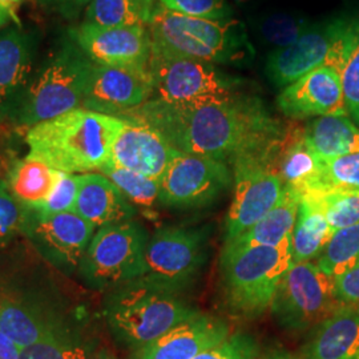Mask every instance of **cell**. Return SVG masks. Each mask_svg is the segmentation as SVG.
Listing matches in <instances>:
<instances>
[{"instance_id": "obj_25", "label": "cell", "mask_w": 359, "mask_h": 359, "mask_svg": "<svg viewBox=\"0 0 359 359\" xmlns=\"http://www.w3.org/2000/svg\"><path fill=\"white\" fill-rule=\"evenodd\" d=\"M278 170L285 187L299 196L314 192L321 172V158L313 154L304 142L302 130L287 135L278 157Z\"/></svg>"}, {"instance_id": "obj_32", "label": "cell", "mask_w": 359, "mask_h": 359, "mask_svg": "<svg viewBox=\"0 0 359 359\" xmlns=\"http://www.w3.org/2000/svg\"><path fill=\"white\" fill-rule=\"evenodd\" d=\"M313 23L301 15L265 13L256 20V29L261 39L277 50L292 46Z\"/></svg>"}, {"instance_id": "obj_34", "label": "cell", "mask_w": 359, "mask_h": 359, "mask_svg": "<svg viewBox=\"0 0 359 359\" xmlns=\"http://www.w3.org/2000/svg\"><path fill=\"white\" fill-rule=\"evenodd\" d=\"M330 189L359 191V152L332 160H321L320 179L314 192Z\"/></svg>"}, {"instance_id": "obj_41", "label": "cell", "mask_w": 359, "mask_h": 359, "mask_svg": "<svg viewBox=\"0 0 359 359\" xmlns=\"http://www.w3.org/2000/svg\"><path fill=\"white\" fill-rule=\"evenodd\" d=\"M337 297L345 306H359V262L335 280Z\"/></svg>"}, {"instance_id": "obj_40", "label": "cell", "mask_w": 359, "mask_h": 359, "mask_svg": "<svg viewBox=\"0 0 359 359\" xmlns=\"http://www.w3.org/2000/svg\"><path fill=\"white\" fill-rule=\"evenodd\" d=\"M256 341L245 334H231L225 341L210 347L193 359H256Z\"/></svg>"}, {"instance_id": "obj_18", "label": "cell", "mask_w": 359, "mask_h": 359, "mask_svg": "<svg viewBox=\"0 0 359 359\" xmlns=\"http://www.w3.org/2000/svg\"><path fill=\"white\" fill-rule=\"evenodd\" d=\"M229 335L225 322L198 313L142 347L137 351V359H193Z\"/></svg>"}, {"instance_id": "obj_1", "label": "cell", "mask_w": 359, "mask_h": 359, "mask_svg": "<svg viewBox=\"0 0 359 359\" xmlns=\"http://www.w3.org/2000/svg\"><path fill=\"white\" fill-rule=\"evenodd\" d=\"M120 118L142 121L158 130L179 152L226 164L249 154L270 152L286 136L281 123L258 97L240 92L192 104L149 99Z\"/></svg>"}, {"instance_id": "obj_14", "label": "cell", "mask_w": 359, "mask_h": 359, "mask_svg": "<svg viewBox=\"0 0 359 359\" xmlns=\"http://www.w3.org/2000/svg\"><path fill=\"white\" fill-rule=\"evenodd\" d=\"M154 96L148 67L93 65L81 108L121 117Z\"/></svg>"}, {"instance_id": "obj_5", "label": "cell", "mask_w": 359, "mask_h": 359, "mask_svg": "<svg viewBox=\"0 0 359 359\" xmlns=\"http://www.w3.org/2000/svg\"><path fill=\"white\" fill-rule=\"evenodd\" d=\"M198 313L176 293L142 280L116 287L105 306L116 339L137 351Z\"/></svg>"}, {"instance_id": "obj_46", "label": "cell", "mask_w": 359, "mask_h": 359, "mask_svg": "<svg viewBox=\"0 0 359 359\" xmlns=\"http://www.w3.org/2000/svg\"><path fill=\"white\" fill-rule=\"evenodd\" d=\"M262 359H292L287 355H283V354H274V355H269V357H265Z\"/></svg>"}, {"instance_id": "obj_42", "label": "cell", "mask_w": 359, "mask_h": 359, "mask_svg": "<svg viewBox=\"0 0 359 359\" xmlns=\"http://www.w3.org/2000/svg\"><path fill=\"white\" fill-rule=\"evenodd\" d=\"M39 4L48 13H56L65 19H75L92 0H38Z\"/></svg>"}, {"instance_id": "obj_10", "label": "cell", "mask_w": 359, "mask_h": 359, "mask_svg": "<svg viewBox=\"0 0 359 359\" xmlns=\"http://www.w3.org/2000/svg\"><path fill=\"white\" fill-rule=\"evenodd\" d=\"M148 240L133 219L99 228L80 262L84 278L95 287H118L139 280Z\"/></svg>"}, {"instance_id": "obj_27", "label": "cell", "mask_w": 359, "mask_h": 359, "mask_svg": "<svg viewBox=\"0 0 359 359\" xmlns=\"http://www.w3.org/2000/svg\"><path fill=\"white\" fill-rule=\"evenodd\" d=\"M59 175V170L46 163L26 156L10 170L7 184L18 203L35 212L51 194Z\"/></svg>"}, {"instance_id": "obj_47", "label": "cell", "mask_w": 359, "mask_h": 359, "mask_svg": "<svg viewBox=\"0 0 359 359\" xmlns=\"http://www.w3.org/2000/svg\"><path fill=\"white\" fill-rule=\"evenodd\" d=\"M1 3H4V4H8V6H13V4H18V3H20L22 0H0Z\"/></svg>"}, {"instance_id": "obj_50", "label": "cell", "mask_w": 359, "mask_h": 359, "mask_svg": "<svg viewBox=\"0 0 359 359\" xmlns=\"http://www.w3.org/2000/svg\"><path fill=\"white\" fill-rule=\"evenodd\" d=\"M231 1H236V3H245V1H248V0H231Z\"/></svg>"}, {"instance_id": "obj_28", "label": "cell", "mask_w": 359, "mask_h": 359, "mask_svg": "<svg viewBox=\"0 0 359 359\" xmlns=\"http://www.w3.org/2000/svg\"><path fill=\"white\" fill-rule=\"evenodd\" d=\"M0 332L20 347L29 346L53 333L51 327L22 304L0 292Z\"/></svg>"}, {"instance_id": "obj_26", "label": "cell", "mask_w": 359, "mask_h": 359, "mask_svg": "<svg viewBox=\"0 0 359 359\" xmlns=\"http://www.w3.org/2000/svg\"><path fill=\"white\" fill-rule=\"evenodd\" d=\"M333 233L318 204L308 196H301L298 216L292 233L293 264L317 259Z\"/></svg>"}, {"instance_id": "obj_15", "label": "cell", "mask_w": 359, "mask_h": 359, "mask_svg": "<svg viewBox=\"0 0 359 359\" xmlns=\"http://www.w3.org/2000/svg\"><path fill=\"white\" fill-rule=\"evenodd\" d=\"M71 40L92 63L112 67H148L152 55L147 26L107 27L81 23L71 28Z\"/></svg>"}, {"instance_id": "obj_7", "label": "cell", "mask_w": 359, "mask_h": 359, "mask_svg": "<svg viewBox=\"0 0 359 359\" xmlns=\"http://www.w3.org/2000/svg\"><path fill=\"white\" fill-rule=\"evenodd\" d=\"M358 29L359 20L344 18L313 23L292 46L270 53L266 76L285 88L321 67H332L341 75Z\"/></svg>"}, {"instance_id": "obj_36", "label": "cell", "mask_w": 359, "mask_h": 359, "mask_svg": "<svg viewBox=\"0 0 359 359\" xmlns=\"http://www.w3.org/2000/svg\"><path fill=\"white\" fill-rule=\"evenodd\" d=\"M79 194V175L60 172L57 182L47 200L34 212L36 217H50L74 212Z\"/></svg>"}, {"instance_id": "obj_2", "label": "cell", "mask_w": 359, "mask_h": 359, "mask_svg": "<svg viewBox=\"0 0 359 359\" xmlns=\"http://www.w3.org/2000/svg\"><path fill=\"white\" fill-rule=\"evenodd\" d=\"M124 126L117 116L76 108L28 128L27 156L71 175L100 170Z\"/></svg>"}, {"instance_id": "obj_16", "label": "cell", "mask_w": 359, "mask_h": 359, "mask_svg": "<svg viewBox=\"0 0 359 359\" xmlns=\"http://www.w3.org/2000/svg\"><path fill=\"white\" fill-rule=\"evenodd\" d=\"M281 114L290 118L347 116L341 75L321 67L283 88L277 99Z\"/></svg>"}, {"instance_id": "obj_39", "label": "cell", "mask_w": 359, "mask_h": 359, "mask_svg": "<svg viewBox=\"0 0 359 359\" xmlns=\"http://www.w3.org/2000/svg\"><path fill=\"white\" fill-rule=\"evenodd\" d=\"M347 116L359 128V29L341 74Z\"/></svg>"}, {"instance_id": "obj_29", "label": "cell", "mask_w": 359, "mask_h": 359, "mask_svg": "<svg viewBox=\"0 0 359 359\" xmlns=\"http://www.w3.org/2000/svg\"><path fill=\"white\" fill-rule=\"evenodd\" d=\"M359 262V224L338 229L317 257L318 268L334 280L346 274Z\"/></svg>"}, {"instance_id": "obj_13", "label": "cell", "mask_w": 359, "mask_h": 359, "mask_svg": "<svg viewBox=\"0 0 359 359\" xmlns=\"http://www.w3.org/2000/svg\"><path fill=\"white\" fill-rule=\"evenodd\" d=\"M233 173L226 163L179 152L160 180V204L177 209L205 208L229 191Z\"/></svg>"}, {"instance_id": "obj_17", "label": "cell", "mask_w": 359, "mask_h": 359, "mask_svg": "<svg viewBox=\"0 0 359 359\" xmlns=\"http://www.w3.org/2000/svg\"><path fill=\"white\" fill-rule=\"evenodd\" d=\"M124 120L126 126L116 139L109 163L160 181L179 151L158 130L142 121Z\"/></svg>"}, {"instance_id": "obj_11", "label": "cell", "mask_w": 359, "mask_h": 359, "mask_svg": "<svg viewBox=\"0 0 359 359\" xmlns=\"http://www.w3.org/2000/svg\"><path fill=\"white\" fill-rule=\"evenodd\" d=\"M345 305L339 302L335 280L313 261L293 264L285 273L271 302V313L287 330L317 326Z\"/></svg>"}, {"instance_id": "obj_48", "label": "cell", "mask_w": 359, "mask_h": 359, "mask_svg": "<svg viewBox=\"0 0 359 359\" xmlns=\"http://www.w3.org/2000/svg\"><path fill=\"white\" fill-rule=\"evenodd\" d=\"M88 359H115V358H112V357H109V355H104V354H102V355H97V357H93V358H90V357H88Z\"/></svg>"}, {"instance_id": "obj_19", "label": "cell", "mask_w": 359, "mask_h": 359, "mask_svg": "<svg viewBox=\"0 0 359 359\" xmlns=\"http://www.w3.org/2000/svg\"><path fill=\"white\" fill-rule=\"evenodd\" d=\"M39 244L52 256L65 264L77 266L95 236V226L75 212L59 213L50 217H36L28 225Z\"/></svg>"}, {"instance_id": "obj_33", "label": "cell", "mask_w": 359, "mask_h": 359, "mask_svg": "<svg viewBox=\"0 0 359 359\" xmlns=\"http://www.w3.org/2000/svg\"><path fill=\"white\" fill-rule=\"evenodd\" d=\"M86 23L107 28L144 25L132 0H92L87 7Z\"/></svg>"}, {"instance_id": "obj_45", "label": "cell", "mask_w": 359, "mask_h": 359, "mask_svg": "<svg viewBox=\"0 0 359 359\" xmlns=\"http://www.w3.org/2000/svg\"><path fill=\"white\" fill-rule=\"evenodd\" d=\"M15 13H13V6L4 4L0 1V28L10 23V20H15Z\"/></svg>"}, {"instance_id": "obj_21", "label": "cell", "mask_w": 359, "mask_h": 359, "mask_svg": "<svg viewBox=\"0 0 359 359\" xmlns=\"http://www.w3.org/2000/svg\"><path fill=\"white\" fill-rule=\"evenodd\" d=\"M35 46L34 36L20 28L0 31V109L6 117L31 80Z\"/></svg>"}, {"instance_id": "obj_8", "label": "cell", "mask_w": 359, "mask_h": 359, "mask_svg": "<svg viewBox=\"0 0 359 359\" xmlns=\"http://www.w3.org/2000/svg\"><path fill=\"white\" fill-rule=\"evenodd\" d=\"M283 144L266 154L240 157L231 164L234 188L225 222V243L250 229L281 201L286 189L278 170Z\"/></svg>"}, {"instance_id": "obj_49", "label": "cell", "mask_w": 359, "mask_h": 359, "mask_svg": "<svg viewBox=\"0 0 359 359\" xmlns=\"http://www.w3.org/2000/svg\"><path fill=\"white\" fill-rule=\"evenodd\" d=\"M4 117H6V115H4V112H3L1 109H0V120H1V118H4Z\"/></svg>"}, {"instance_id": "obj_44", "label": "cell", "mask_w": 359, "mask_h": 359, "mask_svg": "<svg viewBox=\"0 0 359 359\" xmlns=\"http://www.w3.org/2000/svg\"><path fill=\"white\" fill-rule=\"evenodd\" d=\"M137 8V11L140 13V18H142V23L145 26L149 25L151 19H152V15H154V10L157 7L156 4V0H132Z\"/></svg>"}, {"instance_id": "obj_38", "label": "cell", "mask_w": 359, "mask_h": 359, "mask_svg": "<svg viewBox=\"0 0 359 359\" xmlns=\"http://www.w3.org/2000/svg\"><path fill=\"white\" fill-rule=\"evenodd\" d=\"M160 6L169 11L210 19V20H228L231 19V8L226 0H158Z\"/></svg>"}, {"instance_id": "obj_4", "label": "cell", "mask_w": 359, "mask_h": 359, "mask_svg": "<svg viewBox=\"0 0 359 359\" xmlns=\"http://www.w3.org/2000/svg\"><path fill=\"white\" fill-rule=\"evenodd\" d=\"M292 265V237L277 246L224 245L221 281L228 308L243 317L261 316Z\"/></svg>"}, {"instance_id": "obj_3", "label": "cell", "mask_w": 359, "mask_h": 359, "mask_svg": "<svg viewBox=\"0 0 359 359\" xmlns=\"http://www.w3.org/2000/svg\"><path fill=\"white\" fill-rule=\"evenodd\" d=\"M152 53L213 65H245L255 50L240 20H210L157 4L149 22Z\"/></svg>"}, {"instance_id": "obj_31", "label": "cell", "mask_w": 359, "mask_h": 359, "mask_svg": "<svg viewBox=\"0 0 359 359\" xmlns=\"http://www.w3.org/2000/svg\"><path fill=\"white\" fill-rule=\"evenodd\" d=\"M304 196L318 204L333 231L359 224V191L330 189Z\"/></svg>"}, {"instance_id": "obj_35", "label": "cell", "mask_w": 359, "mask_h": 359, "mask_svg": "<svg viewBox=\"0 0 359 359\" xmlns=\"http://www.w3.org/2000/svg\"><path fill=\"white\" fill-rule=\"evenodd\" d=\"M26 210L13 197L7 181L0 179V246L26 231L29 225Z\"/></svg>"}, {"instance_id": "obj_30", "label": "cell", "mask_w": 359, "mask_h": 359, "mask_svg": "<svg viewBox=\"0 0 359 359\" xmlns=\"http://www.w3.org/2000/svg\"><path fill=\"white\" fill-rule=\"evenodd\" d=\"M99 172L111 180L135 208L151 212L160 203V181L116 167L111 163L104 165Z\"/></svg>"}, {"instance_id": "obj_23", "label": "cell", "mask_w": 359, "mask_h": 359, "mask_svg": "<svg viewBox=\"0 0 359 359\" xmlns=\"http://www.w3.org/2000/svg\"><path fill=\"white\" fill-rule=\"evenodd\" d=\"M309 149L321 160L359 152V128L348 116H321L302 130Z\"/></svg>"}, {"instance_id": "obj_24", "label": "cell", "mask_w": 359, "mask_h": 359, "mask_svg": "<svg viewBox=\"0 0 359 359\" xmlns=\"http://www.w3.org/2000/svg\"><path fill=\"white\" fill-rule=\"evenodd\" d=\"M301 203L299 193L287 188L281 201L265 217L261 218L250 229L244 231L225 245L231 246H277L289 237L294 229Z\"/></svg>"}, {"instance_id": "obj_12", "label": "cell", "mask_w": 359, "mask_h": 359, "mask_svg": "<svg viewBox=\"0 0 359 359\" xmlns=\"http://www.w3.org/2000/svg\"><path fill=\"white\" fill-rule=\"evenodd\" d=\"M149 74L154 96L169 104H192L228 97L244 86L216 65L184 57L151 55Z\"/></svg>"}, {"instance_id": "obj_20", "label": "cell", "mask_w": 359, "mask_h": 359, "mask_svg": "<svg viewBox=\"0 0 359 359\" xmlns=\"http://www.w3.org/2000/svg\"><path fill=\"white\" fill-rule=\"evenodd\" d=\"M74 212L95 228H103L132 219L136 208L102 173H83L79 175V194Z\"/></svg>"}, {"instance_id": "obj_9", "label": "cell", "mask_w": 359, "mask_h": 359, "mask_svg": "<svg viewBox=\"0 0 359 359\" xmlns=\"http://www.w3.org/2000/svg\"><path fill=\"white\" fill-rule=\"evenodd\" d=\"M206 259L204 229L165 226L148 240L139 280L179 294L200 277Z\"/></svg>"}, {"instance_id": "obj_43", "label": "cell", "mask_w": 359, "mask_h": 359, "mask_svg": "<svg viewBox=\"0 0 359 359\" xmlns=\"http://www.w3.org/2000/svg\"><path fill=\"white\" fill-rule=\"evenodd\" d=\"M22 348L10 337L0 332V359H19Z\"/></svg>"}, {"instance_id": "obj_6", "label": "cell", "mask_w": 359, "mask_h": 359, "mask_svg": "<svg viewBox=\"0 0 359 359\" xmlns=\"http://www.w3.org/2000/svg\"><path fill=\"white\" fill-rule=\"evenodd\" d=\"M93 65L72 40L65 41L38 76L29 80L7 117L31 128L81 108Z\"/></svg>"}, {"instance_id": "obj_22", "label": "cell", "mask_w": 359, "mask_h": 359, "mask_svg": "<svg viewBox=\"0 0 359 359\" xmlns=\"http://www.w3.org/2000/svg\"><path fill=\"white\" fill-rule=\"evenodd\" d=\"M301 359H359V306H344L318 323Z\"/></svg>"}, {"instance_id": "obj_37", "label": "cell", "mask_w": 359, "mask_h": 359, "mask_svg": "<svg viewBox=\"0 0 359 359\" xmlns=\"http://www.w3.org/2000/svg\"><path fill=\"white\" fill-rule=\"evenodd\" d=\"M19 359H88V353L84 347L63 342L52 333L22 348Z\"/></svg>"}]
</instances>
